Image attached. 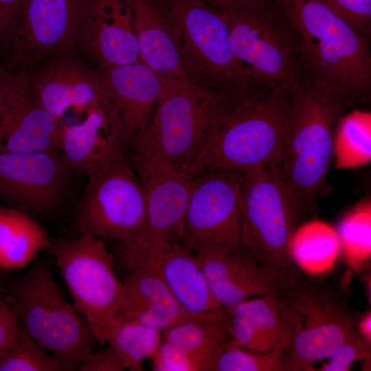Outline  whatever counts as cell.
<instances>
[{
    "label": "cell",
    "mask_w": 371,
    "mask_h": 371,
    "mask_svg": "<svg viewBox=\"0 0 371 371\" xmlns=\"http://www.w3.org/2000/svg\"><path fill=\"white\" fill-rule=\"evenodd\" d=\"M351 105L310 80L291 90L279 170L304 217L318 210L333 163L335 131Z\"/></svg>",
    "instance_id": "6da1fadb"
},
{
    "label": "cell",
    "mask_w": 371,
    "mask_h": 371,
    "mask_svg": "<svg viewBox=\"0 0 371 371\" xmlns=\"http://www.w3.org/2000/svg\"><path fill=\"white\" fill-rule=\"evenodd\" d=\"M297 35L308 80L351 104L371 88L368 38L323 0H274Z\"/></svg>",
    "instance_id": "7a4b0ae2"
},
{
    "label": "cell",
    "mask_w": 371,
    "mask_h": 371,
    "mask_svg": "<svg viewBox=\"0 0 371 371\" xmlns=\"http://www.w3.org/2000/svg\"><path fill=\"white\" fill-rule=\"evenodd\" d=\"M290 92L276 88L225 102L203 147L186 171L194 177L211 170L279 168Z\"/></svg>",
    "instance_id": "3957f363"
},
{
    "label": "cell",
    "mask_w": 371,
    "mask_h": 371,
    "mask_svg": "<svg viewBox=\"0 0 371 371\" xmlns=\"http://www.w3.org/2000/svg\"><path fill=\"white\" fill-rule=\"evenodd\" d=\"M213 6L227 21L236 56L261 87L293 89L308 80L295 32L274 0Z\"/></svg>",
    "instance_id": "277c9868"
},
{
    "label": "cell",
    "mask_w": 371,
    "mask_h": 371,
    "mask_svg": "<svg viewBox=\"0 0 371 371\" xmlns=\"http://www.w3.org/2000/svg\"><path fill=\"white\" fill-rule=\"evenodd\" d=\"M177 21L181 56L188 80L225 101L269 91L258 84L236 56L227 21L203 0H169Z\"/></svg>",
    "instance_id": "5b68a950"
},
{
    "label": "cell",
    "mask_w": 371,
    "mask_h": 371,
    "mask_svg": "<svg viewBox=\"0 0 371 371\" xmlns=\"http://www.w3.org/2000/svg\"><path fill=\"white\" fill-rule=\"evenodd\" d=\"M241 249L259 263L293 281L298 275L289 252L291 236L304 216L278 167L238 171Z\"/></svg>",
    "instance_id": "8992f818"
},
{
    "label": "cell",
    "mask_w": 371,
    "mask_h": 371,
    "mask_svg": "<svg viewBox=\"0 0 371 371\" xmlns=\"http://www.w3.org/2000/svg\"><path fill=\"white\" fill-rule=\"evenodd\" d=\"M225 101L188 79H167L145 126L128 144L184 170L203 147Z\"/></svg>",
    "instance_id": "52a82bcc"
},
{
    "label": "cell",
    "mask_w": 371,
    "mask_h": 371,
    "mask_svg": "<svg viewBox=\"0 0 371 371\" xmlns=\"http://www.w3.org/2000/svg\"><path fill=\"white\" fill-rule=\"evenodd\" d=\"M3 287L16 304L25 332L54 355L67 371L77 370L93 351L95 339L78 311L65 298L50 268L36 264Z\"/></svg>",
    "instance_id": "ba28073f"
},
{
    "label": "cell",
    "mask_w": 371,
    "mask_h": 371,
    "mask_svg": "<svg viewBox=\"0 0 371 371\" xmlns=\"http://www.w3.org/2000/svg\"><path fill=\"white\" fill-rule=\"evenodd\" d=\"M50 249L74 306L85 318L95 340L106 344L122 293L113 254L102 238L87 232H80L73 240L52 243Z\"/></svg>",
    "instance_id": "9c48e42d"
},
{
    "label": "cell",
    "mask_w": 371,
    "mask_h": 371,
    "mask_svg": "<svg viewBox=\"0 0 371 371\" xmlns=\"http://www.w3.org/2000/svg\"><path fill=\"white\" fill-rule=\"evenodd\" d=\"M88 177L76 216L80 232L125 242L139 238L146 225V208L138 177L125 157V148Z\"/></svg>",
    "instance_id": "30bf717a"
},
{
    "label": "cell",
    "mask_w": 371,
    "mask_h": 371,
    "mask_svg": "<svg viewBox=\"0 0 371 371\" xmlns=\"http://www.w3.org/2000/svg\"><path fill=\"white\" fill-rule=\"evenodd\" d=\"M291 330L284 351L289 371L314 370L355 333L357 320L330 290L302 281L282 295Z\"/></svg>",
    "instance_id": "8fae6325"
},
{
    "label": "cell",
    "mask_w": 371,
    "mask_h": 371,
    "mask_svg": "<svg viewBox=\"0 0 371 371\" xmlns=\"http://www.w3.org/2000/svg\"><path fill=\"white\" fill-rule=\"evenodd\" d=\"M132 159L144 194L146 225L139 238L118 243L120 258L130 267L141 264L161 245L181 242L194 183L186 170L160 159L132 155Z\"/></svg>",
    "instance_id": "7c38bea8"
},
{
    "label": "cell",
    "mask_w": 371,
    "mask_h": 371,
    "mask_svg": "<svg viewBox=\"0 0 371 371\" xmlns=\"http://www.w3.org/2000/svg\"><path fill=\"white\" fill-rule=\"evenodd\" d=\"M240 234L238 171L211 170L194 176L181 243L198 255H225L241 249Z\"/></svg>",
    "instance_id": "4fadbf2b"
},
{
    "label": "cell",
    "mask_w": 371,
    "mask_h": 371,
    "mask_svg": "<svg viewBox=\"0 0 371 371\" xmlns=\"http://www.w3.org/2000/svg\"><path fill=\"white\" fill-rule=\"evenodd\" d=\"M71 170L58 150L1 153L0 198L34 218L46 216L62 200Z\"/></svg>",
    "instance_id": "5bb4252c"
},
{
    "label": "cell",
    "mask_w": 371,
    "mask_h": 371,
    "mask_svg": "<svg viewBox=\"0 0 371 371\" xmlns=\"http://www.w3.org/2000/svg\"><path fill=\"white\" fill-rule=\"evenodd\" d=\"M85 0H25L9 46L10 69L72 54Z\"/></svg>",
    "instance_id": "9a60e30c"
},
{
    "label": "cell",
    "mask_w": 371,
    "mask_h": 371,
    "mask_svg": "<svg viewBox=\"0 0 371 371\" xmlns=\"http://www.w3.org/2000/svg\"><path fill=\"white\" fill-rule=\"evenodd\" d=\"M77 48L98 69L141 61L124 0H85L77 30Z\"/></svg>",
    "instance_id": "2e32d148"
},
{
    "label": "cell",
    "mask_w": 371,
    "mask_h": 371,
    "mask_svg": "<svg viewBox=\"0 0 371 371\" xmlns=\"http://www.w3.org/2000/svg\"><path fill=\"white\" fill-rule=\"evenodd\" d=\"M29 89L36 102L60 124L67 112H85L95 102L104 100L99 70L72 54L47 58L30 71Z\"/></svg>",
    "instance_id": "e0dca14e"
},
{
    "label": "cell",
    "mask_w": 371,
    "mask_h": 371,
    "mask_svg": "<svg viewBox=\"0 0 371 371\" xmlns=\"http://www.w3.org/2000/svg\"><path fill=\"white\" fill-rule=\"evenodd\" d=\"M98 70L106 106L126 146L148 122L167 79L141 61Z\"/></svg>",
    "instance_id": "ac0fdd59"
},
{
    "label": "cell",
    "mask_w": 371,
    "mask_h": 371,
    "mask_svg": "<svg viewBox=\"0 0 371 371\" xmlns=\"http://www.w3.org/2000/svg\"><path fill=\"white\" fill-rule=\"evenodd\" d=\"M198 256L211 291L225 311L254 297L282 296L299 282L262 265L242 249L225 255Z\"/></svg>",
    "instance_id": "d6986e66"
},
{
    "label": "cell",
    "mask_w": 371,
    "mask_h": 371,
    "mask_svg": "<svg viewBox=\"0 0 371 371\" xmlns=\"http://www.w3.org/2000/svg\"><path fill=\"white\" fill-rule=\"evenodd\" d=\"M122 282L116 319L135 320L161 332L189 319H227L226 313L201 315L184 310L164 280L157 260L127 273Z\"/></svg>",
    "instance_id": "ffe728a7"
},
{
    "label": "cell",
    "mask_w": 371,
    "mask_h": 371,
    "mask_svg": "<svg viewBox=\"0 0 371 371\" xmlns=\"http://www.w3.org/2000/svg\"><path fill=\"white\" fill-rule=\"evenodd\" d=\"M131 14L141 62L166 79H188L180 32L169 0H124Z\"/></svg>",
    "instance_id": "44dd1931"
},
{
    "label": "cell",
    "mask_w": 371,
    "mask_h": 371,
    "mask_svg": "<svg viewBox=\"0 0 371 371\" xmlns=\"http://www.w3.org/2000/svg\"><path fill=\"white\" fill-rule=\"evenodd\" d=\"M125 147L102 100L92 104L80 122L61 125L59 150L72 170L86 175Z\"/></svg>",
    "instance_id": "7402d4cb"
},
{
    "label": "cell",
    "mask_w": 371,
    "mask_h": 371,
    "mask_svg": "<svg viewBox=\"0 0 371 371\" xmlns=\"http://www.w3.org/2000/svg\"><path fill=\"white\" fill-rule=\"evenodd\" d=\"M226 311L227 346L256 352L289 347L291 330L282 295L254 297Z\"/></svg>",
    "instance_id": "603a6c76"
},
{
    "label": "cell",
    "mask_w": 371,
    "mask_h": 371,
    "mask_svg": "<svg viewBox=\"0 0 371 371\" xmlns=\"http://www.w3.org/2000/svg\"><path fill=\"white\" fill-rule=\"evenodd\" d=\"M154 257L164 280L184 310L201 315L226 313L214 298L196 254L176 242L162 245Z\"/></svg>",
    "instance_id": "cb8c5ba5"
},
{
    "label": "cell",
    "mask_w": 371,
    "mask_h": 371,
    "mask_svg": "<svg viewBox=\"0 0 371 371\" xmlns=\"http://www.w3.org/2000/svg\"><path fill=\"white\" fill-rule=\"evenodd\" d=\"M61 125L36 102L28 87L0 116V154L59 150Z\"/></svg>",
    "instance_id": "d4e9b609"
},
{
    "label": "cell",
    "mask_w": 371,
    "mask_h": 371,
    "mask_svg": "<svg viewBox=\"0 0 371 371\" xmlns=\"http://www.w3.org/2000/svg\"><path fill=\"white\" fill-rule=\"evenodd\" d=\"M52 245L47 230L34 218L16 208L0 206V269L24 268Z\"/></svg>",
    "instance_id": "484cf974"
},
{
    "label": "cell",
    "mask_w": 371,
    "mask_h": 371,
    "mask_svg": "<svg viewBox=\"0 0 371 371\" xmlns=\"http://www.w3.org/2000/svg\"><path fill=\"white\" fill-rule=\"evenodd\" d=\"M289 252L295 267L306 273H328L341 256L337 229L317 218L301 223L291 236Z\"/></svg>",
    "instance_id": "4316f807"
},
{
    "label": "cell",
    "mask_w": 371,
    "mask_h": 371,
    "mask_svg": "<svg viewBox=\"0 0 371 371\" xmlns=\"http://www.w3.org/2000/svg\"><path fill=\"white\" fill-rule=\"evenodd\" d=\"M371 161V113L355 109L340 119L334 137L333 162L339 170L354 169Z\"/></svg>",
    "instance_id": "83f0119b"
},
{
    "label": "cell",
    "mask_w": 371,
    "mask_h": 371,
    "mask_svg": "<svg viewBox=\"0 0 371 371\" xmlns=\"http://www.w3.org/2000/svg\"><path fill=\"white\" fill-rule=\"evenodd\" d=\"M227 319H189L163 334V339L207 360L212 368L230 339Z\"/></svg>",
    "instance_id": "f1b7e54d"
},
{
    "label": "cell",
    "mask_w": 371,
    "mask_h": 371,
    "mask_svg": "<svg viewBox=\"0 0 371 371\" xmlns=\"http://www.w3.org/2000/svg\"><path fill=\"white\" fill-rule=\"evenodd\" d=\"M163 341L161 332L137 321L116 319L109 333V344L125 370H143V363L152 359Z\"/></svg>",
    "instance_id": "f546056e"
},
{
    "label": "cell",
    "mask_w": 371,
    "mask_h": 371,
    "mask_svg": "<svg viewBox=\"0 0 371 371\" xmlns=\"http://www.w3.org/2000/svg\"><path fill=\"white\" fill-rule=\"evenodd\" d=\"M341 255L355 271H360L371 258V201L363 199L352 208L336 228Z\"/></svg>",
    "instance_id": "4dcf8cb0"
},
{
    "label": "cell",
    "mask_w": 371,
    "mask_h": 371,
    "mask_svg": "<svg viewBox=\"0 0 371 371\" xmlns=\"http://www.w3.org/2000/svg\"><path fill=\"white\" fill-rule=\"evenodd\" d=\"M0 371H67V369L21 327L15 347L0 350Z\"/></svg>",
    "instance_id": "1f68e13d"
},
{
    "label": "cell",
    "mask_w": 371,
    "mask_h": 371,
    "mask_svg": "<svg viewBox=\"0 0 371 371\" xmlns=\"http://www.w3.org/2000/svg\"><path fill=\"white\" fill-rule=\"evenodd\" d=\"M212 371H289L284 350L276 347L256 352L227 346L216 359Z\"/></svg>",
    "instance_id": "d6a6232c"
},
{
    "label": "cell",
    "mask_w": 371,
    "mask_h": 371,
    "mask_svg": "<svg viewBox=\"0 0 371 371\" xmlns=\"http://www.w3.org/2000/svg\"><path fill=\"white\" fill-rule=\"evenodd\" d=\"M151 360L155 371H212L207 360L164 339Z\"/></svg>",
    "instance_id": "836d02e7"
},
{
    "label": "cell",
    "mask_w": 371,
    "mask_h": 371,
    "mask_svg": "<svg viewBox=\"0 0 371 371\" xmlns=\"http://www.w3.org/2000/svg\"><path fill=\"white\" fill-rule=\"evenodd\" d=\"M371 355V343L359 335L357 331L344 341L323 363L320 371H348L357 361L368 360Z\"/></svg>",
    "instance_id": "e575fe53"
},
{
    "label": "cell",
    "mask_w": 371,
    "mask_h": 371,
    "mask_svg": "<svg viewBox=\"0 0 371 371\" xmlns=\"http://www.w3.org/2000/svg\"><path fill=\"white\" fill-rule=\"evenodd\" d=\"M356 31L368 38L371 27V0H323Z\"/></svg>",
    "instance_id": "d590c367"
},
{
    "label": "cell",
    "mask_w": 371,
    "mask_h": 371,
    "mask_svg": "<svg viewBox=\"0 0 371 371\" xmlns=\"http://www.w3.org/2000/svg\"><path fill=\"white\" fill-rule=\"evenodd\" d=\"M21 328L16 304L5 288L0 286V350L15 347Z\"/></svg>",
    "instance_id": "8d00e7d4"
},
{
    "label": "cell",
    "mask_w": 371,
    "mask_h": 371,
    "mask_svg": "<svg viewBox=\"0 0 371 371\" xmlns=\"http://www.w3.org/2000/svg\"><path fill=\"white\" fill-rule=\"evenodd\" d=\"M30 70L0 68V116L29 87Z\"/></svg>",
    "instance_id": "74e56055"
},
{
    "label": "cell",
    "mask_w": 371,
    "mask_h": 371,
    "mask_svg": "<svg viewBox=\"0 0 371 371\" xmlns=\"http://www.w3.org/2000/svg\"><path fill=\"white\" fill-rule=\"evenodd\" d=\"M25 0H0V49L10 46Z\"/></svg>",
    "instance_id": "f35d334b"
},
{
    "label": "cell",
    "mask_w": 371,
    "mask_h": 371,
    "mask_svg": "<svg viewBox=\"0 0 371 371\" xmlns=\"http://www.w3.org/2000/svg\"><path fill=\"white\" fill-rule=\"evenodd\" d=\"M80 371H124V366L113 348L107 346L98 352H91L80 362Z\"/></svg>",
    "instance_id": "ab89813d"
},
{
    "label": "cell",
    "mask_w": 371,
    "mask_h": 371,
    "mask_svg": "<svg viewBox=\"0 0 371 371\" xmlns=\"http://www.w3.org/2000/svg\"><path fill=\"white\" fill-rule=\"evenodd\" d=\"M356 330L360 336L371 343V313L370 311L357 320Z\"/></svg>",
    "instance_id": "60d3db41"
},
{
    "label": "cell",
    "mask_w": 371,
    "mask_h": 371,
    "mask_svg": "<svg viewBox=\"0 0 371 371\" xmlns=\"http://www.w3.org/2000/svg\"><path fill=\"white\" fill-rule=\"evenodd\" d=\"M203 1L212 5H221L239 3L248 1L250 0H203Z\"/></svg>",
    "instance_id": "b9f144b4"
}]
</instances>
